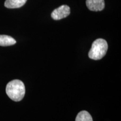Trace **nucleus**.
I'll list each match as a JSON object with an SVG mask.
<instances>
[{
  "mask_svg": "<svg viewBox=\"0 0 121 121\" xmlns=\"http://www.w3.org/2000/svg\"><path fill=\"white\" fill-rule=\"evenodd\" d=\"M6 92L11 100L15 102H19L23 99L25 95V85L21 80H12L7 84Z\"/></svg>",
  "mask_w": 121,
  "mask_h": 121,
  "instance_id": "f257e3e1",
  "label": "nucleus"
},
{
  "mask_svg": "<svg viewBox=\"0 0 121 121\" xmlns=\"http://www.w3.org/2000/svg\"><path fill=\"white\" fill-rule=\"evenodd\" d=\"M107 41L103 39H97L93 42L89 52V57L94 60H99L105 56L108 50Z\"/></svg>",
  "mask_w": 121,
  "mask_h": 121,
  "instance_id": "f03ea898",
  "label": "nucleus"
},
{
  "mask_svg": "<svg viewBox=\"0 0 121 121\" xmlns=\"http://www.w3.org/2000/svg\"><path fill=\"white\" fill-rule=\"evenodd\" d=\"M70 14V8L69 6L63 4L54 10L51 13V17L55 20H59L67 17Z\"/></svg>",
  "mask_w": 121,
  "mask_h": 121,
  "instance_id": "7ed1b4c3",
  "label": "nucleus"
},
{
  "mask_svg": "<svg viewBox=\"0 0 121 121\" xmlns=\"http://www.w3.org/2000/svg\"><path fill=\"white\" fill-rule=\"evenodd\" d=\"M86 4L89 10L93 11H102L105 7L104 0H86Z\"/></svg>",
  "mask_w": 121,
  "mask_h": 121,
  "instance_id": "20e7f679",
  "label": "nucleus"
},
{
  "mask_svg": "<svg viewBox=\"0 0 121 121\" xmlns=\"http://www.w3.org/2000/svg\"><path fill=\"white\" fill-rule=\"evenodd\" d=\"M27 0H6L4 6L8 9H16L22 7L25 4Z\"/></svg>",
  "mask_w": 121,
  "mask_h": 121,
  "instance_id": "39448f33",
  "label": "nucleus"
},
{
  "mask_svg": "<svg viewBox=\"0 0 121 121\" xmlns=\"http://www.w3.org/2000/svg\"><path fill=\"white\" fill-rule=\"evenodd\" d=\"M16 41L10 36L0 35V46H10L16 44Z\"/></svg>",
  "mask_w": 121,
  "mask_h": 121,
  "instance_id": "423d86ee",
  "label": "nucleus"
},
{
  "mask_svg": "<svg viewBox=\"0 0 121 121\" xmlns=\"http://www.w3.org/2000/svg\"><path fill=\"white\" fill-rule=\"evenodd\" d=\"M75 121H93V120L90 113L86 110H82L77 115Z\"/></svg>",
  "mask_w": 121,
  "mask_h": 121,
  "instance_id": "0eeeda50",
  "label": "nucleus"
}]
</instances>
